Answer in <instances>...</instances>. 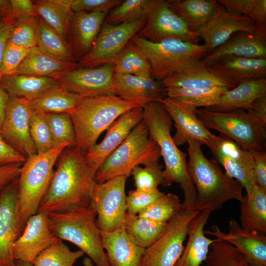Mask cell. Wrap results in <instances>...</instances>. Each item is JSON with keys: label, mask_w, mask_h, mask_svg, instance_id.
<instances>
[{"label": "cell", "mask_w": 266, "mask_h": 266, "mask_svg": "<svg viewBox=\"0 0 266 266\" xmlns=\"http://www.w3.org/2000/svg\"><path fill=\"white\" fill-rule=\"evenodd\" d=\"M167 97L174 98L183 103L196 107L209 108L217 104L228 88L215 86L205 89L167 88Z\"/></svg>", "instance_id": "74e56055"}, {"label": "cell", "mask_w": 266, "mask_h": 266, "mask_svg": "<svg viewBox=\"0 0 266 266\" xmlns=\"http://www.w3.org/2000/svg\"><path fill=\"white\" fill-rule=\"evenodd\" d=\"M44 116L50 130L54 147L65 142L70 147L76 146L75 133L68 113H44Z\"/></svg>", "instance_id": "bcb514c9"}, {"label": "cell", "mask_w": 266, "mask_h": 266, "mask_svg": "<svg viewBox=\"0 0 266 266\" xmlns=\"http://www.w3.org/2000/svg\"><path fill=\"white\" fill-rule=\"evenodd\" d=\"M163 102L174 121L176 132L172 138L177 146L192 138L200 141L209 148L211 147L217 135L212 133L200 121L196 114L197 107L169 97Z\"/></svg>", "instance_id": "ac0fdd59"}, {"label": "cell", "mask_w": 266, "mask_h": 266, "mask_svg": "<svg viewBox=\"0 0 266 266\" xmlns=\"http://www.w3.org/2000/svg\"><path fill=\"white\" fill-rule=\"evenodd\" d=\"M113 64L95 67H78L66 73L58 80L66 90L81 98L115 95Z\"/></svg>", "instance_id": "e0dca14e"}, {"label": "cell", "mask_w": 266, "mask_h": 266, "mask_svg": "<svg viewBox=\"0 0 266 266\" xmlns=\"http://www.w3.org/2000/svg\"><path fill=\"white\" fill-rule=\"evenodd\" d=\"M142 108L143 120L150 136L158 145L165 164L166 179L170 185L173 182L179 185L183 192L182 203L185 206L195 208L197 193L188 171V154L181 151L173 140L170 132L173 124L170 116L163 101H152Z\"/></svg>", "instance_id": "3957f363"}, {"label": "cell", "mask_w": 266, "mask_h": 266, "mask_svg": "<svg viewBox=\"0 0 266 266\" xmlns=\"http://www.w3.org/2000/svg\"><path fill=\"white\" fill-rule=\"evenodd\" d=\"M39 20L38 16L17 18L10 25L8 41L29 49L37 47Z\"/></svg>", "instance_id": "ee69618b"}, {"label": "cell", "mask_w": 266, "mask_h": 266, "mask_svg": "<svg viewBox=\"0 0 266 266\" xmlns=\"http://www.w3.org/2000/svg\"><path fill=\"white\" fill-rule=\"evenodd\" d=\"M78 67V63L58 60L43 53L36 47L32 49L11 75L24 74L58 79L68 71Z\"/></svg>", "instance_id": "4dcf8cb0"}, {"label": "cell", "mask_w": 266, "mask_h": 266, "mask_svg": "<svg viewBox=\"0 0 266 266\" xmlns=\"http://www.w3.org/2000/svg\"><path fill=\"white\" fill-rule=\"evenodd\" d=\"M84 266H95L92 260L88 257H85L82 262Z\"/></svg>", "instance_id": "e7e4bbea"}, {"label": "cell", "mask_w": 266, "mask_h": 266, "mask_svg": "<svg viewBox=\"0 0 266 266\" xmlns=\"http://www.w3.org/2000/svg\"><path fill=\"white\" fill-rule=\"evenodd\" d=\"M229 12L247 16L256 23L260 33L266 37V0H218Z\"/></svg>", "instance_id": "60d3db41"}, {"label": "cell", "mask_w": 266, "mask_h": 266, "mask_svg": "<svg viewBox=\"0 0 266 266\" xmlns=\"http://www.w3.org/2000/svg\"><path fill=\"white\" fill-rule=\"evenodd\" d=\"M241 32L260 33L252 19L228 11L216 0L212 16L198 33L208 54L233 34Z\"/></svg>", "instance_id": "9a60e30c"}, {"label": "cell", "mask_w": 266, "mask_h": 266, "mask_svg": "<svg viewBox=\"0 0 266 266\" xmlns=\"http://www.w3.org/2000/svg\"><path fill=\"white\" fill-rule=\"evenodd\" d=\"M246 111L254 117L261 124L266 126V96L255 100Z\"/></svg>", "instance_id": "91938a15"}, {"label": "cell", "mask_w": 266, "mask_h": 266, "mask_svg": "<svg viewBox=\"0 0 266 266\" xmlns=\"http://www.w3.org/2000/svg\"><path fill=\"white\" fill-rule=\"evenodd\" d=\"M31 50L32 49L14 44L8 40L2 60V76L12 74L24 61Z\"/></svg>", "instance_id": "f5cc1de1"}, {"label": "cell", "mask_w": 266, "mask_h": 266, "mask_svg": "<svg viewBox=\"0 0 266 266\" xmlns=\"http://www.w3.org/2000/svg\"><path fill=\"white\" fill-rule=\"evenodd\" d=\"M48 215L51 231L57 239L77 246L96 266H109L97 222V213L91 203L83 209Z\"/></svg>", "instance_id": "5b68a950"}, {"label": "cell", "mask_w": 266, "mask_h": 266, "mask_svg": "<svg viewBox=\"0 0 266 266\" xmlns=\"http://www.w3.org/2000/svg\"><path fill=\"white\" fill-rule=\"evenodd\" d=\"M201 266H253L246 262L242 253L227 242L214 239Z\"/></svg>", "instance_id": "7bdbcfd3"}, {"label": "cell", "mask_w": 266, "mask_h": 266, "mask_svg": "<svg viewBox=\"0 0 266 266\" xmlns=\"http://www.w3.org/2000/svg\"><path fill=\"white\" fill-rule=\"evenodd\" d=\"M26 158L9 145L0 132V167L13 164H22Z\"/></svg>", "instance_id": "9f6ffc18"}, {"label": "cell", "mask_w": 266, "mask_h": 266, "mask_svg": "<svg viewBox=\"0 0 266 266\" xmlns=\"http://www.w3.org/2000/svg\"><path fill=\"white\" fill-rule=\"evenodd\" d=\"M24 230L19 217L18 178L0 192V266H14V242Z\"/></svg>", "instance_id": "2e32d148"}, {"label": "cell", "mask_w": 266, "mask_h": 266, "mask_svg": "<svg viewBox=\"0 0 266 266\" xmlns=\"http://www.w3.org/2000/svg\"><path fill=\"white\" fill-rule=\"evenodd\" d=\"M9 96L8 94L0 87V131L3 121L5 108Z\"/></svg>", "instance_id": "6125c7cd"}, {"label": "cell", "mask_w": 266, "mask_h": 266, "mask_svg": "<svg viewBox=\"0 0 266 266\" xmlns=\"http://www.w3.org/2000/svg\"><path fill=\"white\" fill-rule=\"evenodd\" d=\"M167 223L155 221L138 215L126 213L123 228L137 245L146 248L151 245L165 229Z\"/></svg>", "instance_id": "d590c367"}, {"label": "cell", "mask_w": 266, "mask_h": 266, "mask_svg": "<svg viewBox=\"0 0 266 266\" xmlns=\"http://www.w3.org/2000/svg\"><path fill=\"white\" fill-rule=\"evenodd\" d=\"M72 0H39L33 4L37 15L69 44Z\"/></svg>", "instance_id": "1f68e13d"}, {"label": "cell", "mask_w": 266, "mask_h": 266, "mask_svg": "<svg viewBox=\"0 0 266 266\" xmlns=\"http://www.w3.org/2000/svg\"><path fill=\"white\" fill-rule=\"evenodd\" d=\"M80 98L62 86L30 102L33 110L46 114L68 113Z\"/></svg>", "instance_id": "f35d334b"}, {"label": "cell", "mask_w": 266, "mask_h": 266, "mask_svg": "<svg viewBox=\"0 0 266 266\" xmlns=\"http://www.w3.org/2000/svg\"><path fill=\"white\" fill-rule=\"evenodd\" d=\"M84 255L81 250L73 251L62 240L57 241L33 260V266H73Z\"/></svg>", "instance_id": "b9f144b4"}, {"label": "cell", "mask_w": 266, "mask_h": 266, "mask_svg": "<svg viewBox=\"0 0 266 266\" xmlns=\"http://www.w3.org/2000/svg\"><path fill=\"white\" fill-rule=\"evenodd\" d=\"M113 85L115 95L141 106L152 101H163L167 97L161 81L152 77L114 73Z\"/></svg>", "instance_id": "603a6c76"}, {"label": "cell", "mask_w": 266, "mask_h": 266, "mask_svg": "<svg viewBox=\"0 0 266 266\" xmlns=\"http://www.w3.org/2000/svg\"><path fill=\"white\" fill-rule=\"evenodd\" d=\"M121 0H72L73 12L85 11L107 14L120 4Z\"/></svg>", "instance_id": "db71d44e"}, {"label": "cell", "mask_w": 266, "mask_h": 266, "mask_svg": "<svg viewBox=\"0 0 266 266\" xmlns=\"http://www.w3.org/2000/svg\"><path fill=\"white\" fill-rule=\"evenodd\" d=\"M210 213L199 212L191 220L186 245L174 266H201L205 261L214 241L205 236L203 230Z\"/></svg>", "instance_id": "83f0119b"}, {"label": "cell", "mask_w": 266, "mask_h": 266, "mask_svg": "<svg viewBox=\"0 0 266 266\" xmlns=\"http://www.w3.org/2000/svg\"><path fill=\"white\" fill-rule=\"evenodd\" d=\"M101 237L109 266H142L145 248L134 243L123 226L111 232H101Z\"/></svg>", "instance_id": "484cf974"}, {"label": "cell", "mask_w": 266, "mask_h": 266, "mask_svg": "<svg viewBox=\"0 0 266 266\" xmlns=\"http://www.w3.org/2000/svg\"><path fill=\"white\" fill-rule=\"evenodd\" d=\"M253 162V173L255 184L266 192V153L265 151H249Z\"/></svg>", "instance_id": "11a10c76"}, {"label": "cell", "mask_w": 266, "mask_h": 266, "mask_svg": "<svg viewBox=\"0 0 266 266\" xmlns=\"http://www.w3.org/2000/svg\"><path fill=\"white\" fill-rule=\"evenodd\" d=\"M146 19L117 25L104 24L90 51L79 61L80 67L113 64L127 43L144 26Z\"/></svg>", "instance_id": "7c38bea8"}, {"label": "cell", "mask_w": 266, "mask_h": 266, "mask_svg": "<svg viewBox=\"0 0 266 266\" xmlns=\"http://www.w3.org/2000/svg\"><path fill=\"white\" fill-rule=\"evenodd\" d=\"M124 176L115 177L93 184L90 203L95 209L97 224L101 232L109 233L123 227L127 213Z\"/></svg>", "instance_id": "8fae6325"}, {"label": "cell", "mask_w": 266, "mask_h": 266, "mask_svg": "<svg viewBox=\"0 0 266 266\" xmlns=\"http://www.w3.org/2000/svg\"><path fill=\"white\" fill-rule=\"evenodd\" d=\"M159 162L152 163L142 167L139 166L132 170L131 175L133 177L136 189L140 191H152L158 189L159 185L168 186Z\"/></svg>", "instance_id": "7dc6e473"}, {"label": "cell", "mask_w": 266, "mask_h": 266, "mask_svg": "<svg viewBox=\"0 0 266 266\" xmlns=\"http://www.w3.org/2000/svg\"><path fill=\"white\" fill-rule=\"evenodd\" d=\"M12 23L9 20L0 15V79L2 76L1 67L4 52L8 40Z\"/></svg>", "instance_id": "94428289"}, {"label": "cell", "mask_w": 266, "mask_h": 266, "mask_svg": "<svg viewBox=\"0 0 266 266\" xmlns=\"http://www.w3.org/2000/svg\"><path fill=\"white\" fill-rule=\"evenodd\" d=\"M57 239L51 231L48 213L38 212L28 219L23 232L14 242L13 258L33 263Z\"/></svg>", "instance_id": "d6986e66"}, {"label": "cell", "mask_w": 266, "mask_h": 266, "mask_svg": "<svg viewBox=\"0 0 266 266\" xmlns=\"http://www.w3.org/2000/svg\"><path fill=\"white\" fill-rule=\"evenodd\" d=\"M264 96H266V78L246 80L238 83L233 88L228 90L217 104L207 109L220 112L237 109L246 111L255 100Z\"/></svg>", "instance_id": "f546056e"}, {"label": "cell", "mask_w": 266, "mask_h": 266, "mask_svg": "<svg viewBox=\"0 0 266 266\" xmlns=\"http://www.w3.org/2000/svg\"><path fill=\"white\" fill-rule=\"evenodd\" d=\"M70 147L63 143L43 154L27 158L18 177V202L20 222L24 229L28 219L37 212L47 191L54 166L62 151Z\"/></svg>", "instance_id": "8992f818"}, {"label": "cell", "mask_w": 266, "mask_h": 266, "mask_svg": "<svg viewBox=\"0 0 266 266\" xmlns=\"http://www.w3.org/2000/svg\"><path fill=\"white\" fill-rule=\"evenodd\" d=\"M32 111L28 100L9 97L0 131L5 141L26 159L37 154L30 133Z\"/></svg>", "instance_id": "5bb4252c"}, {"label": "cell", "mask_w": 266, "mask_h": 266, "mask_svg": "<svg viewBox=\"0 0 266 266\" xmlns=\"http://www.w3.org/2000/svg\"><path fill=\"white\" fill-rule=\"evenodd\" d=\"M161 157L160 148L150 136L142 119L104 160L96 172L95 181L100 183L117 176L128 178L135 166L159 162Z\"/></svg>", "instance_id": "52a82bcc"}, {"label": "cell", "mask_w": 266, "mask_h": 266, "mask_svg": "<svg viewBox=\"0 0 266 266\" xmlns=\"http://www.w3.org/2000/svg\"><path fill=\"white\" fill-rule=\"evenodd\" d=\"M215 0H168L169 8L187 24L190 31L198 32L212 16Z\"/></svg>", "instance_id": "836d02e7"}, {"label": "cell", "mask_w": 266, "mask_h": 266, "mask_svg": "<svg viewBox=\"0 0 266 266\" xmlns=\"http://www.w3.org/2000/svg\"><path fill=\"white\" fill-rule=\"evenodd\" d=\"M21 164H13L0 167V188L18 177Z\"/></svg>", "instance_id": "680465c9"}, {"label": "cell", "mask_w": 266, "mask_h": 266, "mask_svg": "<svg viewBox=\"0 0 266 266\" xmlns=\"http://www.w3.org/2000/svg\"><path fill=\"white\" fill-rule=\"evenodd\" d=\"M166 88L205 89L215 86L229 89L237 84L215 74L202 59L193 61L172 72L161 81Z\"/></svg>", "instance_id": "7402d4cb"}, {"label": "cell", "mask_w": 266, "mask_h": 266, "mask_svg": "<svg viewBox=\"0 0 266 266\" xmlns=\"http://www.w3.org/2000/svg\"><path fill=\"white\" fill-rule=\"evenodd\" d=\"M106 15L99 12H73L69 26V44L75 60L79 61L90 51Z\"/></svg>", "instance_id": "cb8c5ba5"}, {"label": "cell", "mask_w": 266, "mask_h": 266, "mask_svg": "<svg viewBox=\"0 0 266 266\" xmlns=\"http://www.w3.org/2000/svg\"><path fill=\"white\" fill-rule=\"evenodd\" d=\"M62 86L58 79L24 74L3 76L0 87L11 97L23 98L32 102Z\"/></svg>", "instance_id": "4316f807"}, {"label": "cell", "mask_w": 266, "mask_h": 266, "mask_svg": "<svg viewBox=\"0 0 266 266\" xmlns=\"http://www.w3.org/2000/svg\"><path fill=\"white\" fill-rule=\"evenodd\" d=\"M204 234L214 235L237 248L247 263L253 266H266V236L257 232L241 228L234 219L229 223V233L221 231L216 225L211 231H204Z\"/></svg>", "instance_id": "ffe728a7"}, {"label": "cell", "mask_w": 266, "mask_h": 266, "mask_svg": "<svg viewBox=\"0 0 266 266\" xmlns=\"http://www.w3.org/2000/svg\"><path fill=\"white\" fill-rule=\"evenodd\" d=\"M114 73L151 77L150 63L143 52L131 39L116 57Z\"/></svg>", "instance_id": "e575fe53"}, {"label": "cell", "mask_w": 266, "mask_h": 266, "mask_svg": "<svg viewBox=\"0 0 266 266\" xmlns=\"http://www.w3.org/2000/svg\"><path fill=\"white\" fill-rule=\"evenodd\" d=\"M11 15L13 19L27 16H37L34 6L33 2L30 0H9Z\"/></svg>", "instance_id": "6f0895ef"}, {"label": "cell", "mask_w": 266, "mask_h": 266, "mask_svg": "<svg viewBox=\"0 0 266 266\" xmlns=\"http://www.w3.org/2000/svg\"><path fill=\"white\" fill-rule=\"evenodd\" d=\"M30 133L37 154L46 153L54 148L50 130L43 112L32 111L30 119Z\"/></svg>", "instance_id": "681fc988"}, {"label": "cell", "mask_w": 266, "mask_h": 266, "mask_svg": "<svg viewBox=\"0 0 266 266\" xmlns=\"http://www.w3.org/2000/svg\"><path fill=\"white\" fill-rule=\"evenodd\" d=\"M2 189H0V191H1V190Z\"/></svg>", "instance_id": "03108f58"}, {"label": "cell", "mask_w": 266, "mask_h": 266, "mask_svg": "<svg viewBox=\"0 0 266 266\" xmlns=\"http://www.w3.org/2000/svg\"><path fill=\"white\" fill-rule=\"evenodd\" d=\"M14 266H33V265L31 262L21 260H15Z\"/></svg>", "instance_id": "be15d7a7"}, {"label": "cell", "mask_w": 266, "mask_h": 266, "mask_svg": "<svg viewBox=\"0 0 266 266\" xmlns=\"http://www.w3.org/2000/svg\"><path fill=\"white\" fill-rule=\"evenodd\" d=\"M240 220L242 229L266 233V192L256 185L240 201Z\"/></svg>", "instance_id": "d6a6232c"}, {"label": "cell", "mask_w": 266, "mask_h": 266, "mask_svg": "<svg viewBox=\"0 0 266 266\" xmlns=\"http://www.w3.org/2000/svg\"><path fill=\"white\" fill-rule=\"evenodd\" d=\"M183 206L178 196L172 193H164L138 215L155 221L167 223Z\"/></svg>", "instance_id": "f6af8a7d"}, {"label": "cell", "mask_w": 266, "mask_h": 266, "mask_svg": "<svg viewBox=\"0 0 266 266\" xmlns=\"http://www.w3.org/2000/svg\"><path fill=\"white\" fill-rule=\"evenodd\" d=\"M196 114L207 128L218 131L246 151H265L266 127L242 109L227 112L198 108Z\"/></svg>", "instance_id": "ba28073f"}, {"label": "cell", "mask_w": 266, "mask_h": 266, "mask_svg": "<svg viewBox=\"0 0 266 266\" xmlns=\"http://www.w3.org/2000/svg\"><path fill=\"white\" fill-rule=\"evenodd\" d=\"M152 42L177 39L198 44V32H192L186 23L169 7L167 0H157L147 18L144 26L136 34Z\"/></svg>", "instance_id": "4fadbf2b"}, {"label": "cell", "mask_w": 266, "mask_h": 266, "mask_svg": "<svg viewBox=\"0 0 266 266\" xmlns=\"http://www.w3.org/2000/svg\"><path fill=\"white\" fill-rule=\"evenodd\" d=\"M231 57L266 59V37L259 33H235L202 59L207 66Z\"/></svg>", "instance_id": "d4e9b609"}, {"label": "cell", "mask_w": 266, "mask_h": 266, "mask_svg": "<svg viewBox=\"0 0 266 266\" xmlns=\"http://www.w3.org/2000/svg\"><path fill=\"white\" fill-rule=\"evenodd\" d=\"M199 212L184 205L157 239L145 248L142 266H174L184 249L190 222Z\"/></svg>", "instance_id": "30bf717a"}, {"label": "cell", "mask_w": 266, "mask_h": 266, "mask_svg": "<svg viewBox=\"0 0 266 266\" xmlns=\"http://www.w3.org/2000/svg\"><path fill=\"white\" fill-rule=\"evenodd\" d=\"M214 160L220 164L226 170V175L237 181L249 194L254 185H256L253 171L225 156L216 149L211 150Z\"/></svg>", "instance_id": "c3c4849f"}, {"label": "cell", "mask_w": 266, "mask_h": 266, "mask_svg": "<svg viewBox=\"0 0 266 266\" xmlns=\"http://www.w3.org/2000/svg\"><path fill=\"white\" fill-rule=\"evenodd\" d=\"M37 47L43 53L58 60L75 62L69 44L40 18Z\"/></svg>", "instance_id": "8d00e7d4"}, {"label": "cell", "mask_w": 266, "mask_h": 266, "mask_svg": "<svg viewBox=\"0 0 266 266\" xmlns=\"http://www.w3.org/2000/svg\"><path fill=\"white\" fill-rule=\"evenodd\" d=\"M187 143V168L196 190V209L211 213L230 200L240 202L243 197L242 185L223 173L215 160L206 158L201 142L189 138Z\"/></svg>", "instance_id": "7a4b0ae2"}, {"label": "cell", "mask_w": 266, "mask_h": 266, "mask_svg": "<svg viewBox=\"0 0 266 266\" xmlns=\"http://www.w3.org/2000/svg\"><path fill=\"white\" fill-rule=\"evenodd\" d=\"M157 0H126L112 9L104 24L117 25L146 19Z\"/></svg>", "instance_id": "ab89813d"}, {"label": "cell", "mask_w": 266, "mask_h": 266, "mask_svg": "<svg viewBox=\"0 0 266 266\" xmlns=\"http://www.w3.org/2000/svg\"><path fill=\"white\" fill-rule=\"evenodd\" d=\"M56 164V169L37 212H67L87 208L98 169L76 146L66 148Z\"/></svg>", "instance_id": "6da1fadb"}, {"label": "cell", "mask_w": 266, "mask_h": 266, "mask_svg": "<svg viewBox=\"0 0 266 266\" xmlns=\"http://www.w3.org/2000/svg\"><path fill=\"white\" fill-rule=\"evenodd\" d=\"M163 194L158 189L148 191L136 189L130 191L126 197L127 213L138 215Z\"/></svg>", "instance_id": "816d5d0a"}, {"label": "cell", "mask_w": 266, "mask_h": 266, "mask_svg": "<svg viewBox=\"0 0 266 266\" xmlns=\"http://www.w3.org/2000/svg\"><path fill=\"white\" fill-rule=\"evenodd\" d=\"M131 40L146 55L151 67V77L158 81L207 54L203 45L177 39L152 42L135 34Z\"/></svg>", "instance_id": "9c48e42d"}, {"label": "cell", "mask_w": 266, "mask_h": 266, "mask_svg": "<svg viewBox=\"0 0 266 266\" xmlns=\"http://www.w3.org/2000/svg\"><path fill=\"white\" fill-rule=\"evenodd\" d=\"M216 149L225 156L240 163L253 171V162L249 151L243 149L230 138L220 134L217 135L210 148Z\"/></svg>", "instance_id": "f907efd6"}, {"label": "cell", "mask_w": 266, "mask_h": 266, "mask_svg": "<svg viewBox=\"0 0 266 266\" xmlns=\"http://www.w3.org/2000/svg\"><path fill=\"white\" fill-rule=\"evenodd\" d=\"M207 66L215 74L237 84L266 77V59L231 57L218 60Z\"/></svg>", "instance_id": "f1b7e54d"}, {"label": "cell", "mask_w": 266, "mask_h": 266, "mask_svg": "<svg viewBox=\"0 0 266 266\" xmlns=\"http://www.w3.org/2000/svg\"><path fill=\"white\" fill-rule=\"evenodd\" d=\"M139 106L116 95L80 98L68 112L75 133L76 146L86 154L96 145L100 134L120 115Z\"/></svg>", "instance_id": "277c9868"}, {"label": "cell", "mask_w": 266, "mask_h": 266, "mask_svg": "<svg viewBox=\"0 0 266 266\" xmlns=\"http://www.w3.org/2000/svg\"><path fill=\"white\" fill-rule=\"evenodd\" d=\"M143 119V108L139 106L120 115L108 128L102 140L88 153V161L98 169L106 158L127 138Z\"/></svg>", "instance_id": "44dd1931"}]
</instances>
